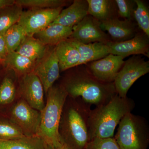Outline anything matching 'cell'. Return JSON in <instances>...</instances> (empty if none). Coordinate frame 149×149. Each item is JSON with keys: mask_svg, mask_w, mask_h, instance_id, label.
Masks as SVG:
<instances>
[{"mask_svg": "<svg viewBox=\"0 0 149 149\" xmlns=\"http://www.w3.org/2000/svg\"><path fill=\"white\" fill-rule=\"evenodd\" d=\"M3 62L7 67L22 76L32 72L37 63L15 51L9 53Z\"/></svg>", "mask_w": 149, "mask_h": 149, "instance_id": "20", "label": "cell"}, {"mask_svg": "<svg viewBox=\"0 0 149 149\" xmlns=\"http://www.w3.org/2000/svg\"><path fill=\"white\" fill-rule=\"evenodd\" d=\"M73 28L51 23L35 35L36 38L45 45L56 46L70 37Z\"/></svg>", "mask_w": 149, "mask_h": 149, "instance_id": "18", "label": "cell"}, {"mask_svg": "<svg viewBox=\"0 0 149 149\" xmlns=\"http://www.w3.org/2000/svg\"><path fill=\"white\" fill-rule=\"evenodd\" d=\"M85 149H120L113 138L95 139L91 140Z\"/></svg>", "mask_w": 149, "mask_h": 149, "instance_id": "29", "label": "cell"}, {"mask_svg": "<svg viewBox=\"0 0 149 149\" xmlns=\"http://www.w3.org/2000/svg\"><path fill=\"white\" fill-rule=\"evenodd\" d=\"M114 139L120 149H148V121L143 116L129 113L119 122Z\"/></svg>", "mask_w": 149, "mask_h": 149, "instance_id": "5", "label": "cell"}, {"mask_svg": "<svg viewBox=\"0 0 149 149\" xmlns=\"http://www.w3.org/2000/svg\"><path fill=\"white\" fill-rule=\"evenodd\" d=\"M16 96V88L13 80L6 77L0 85V105L11 103Z\"/></svg>", "mask_w": 149, "mask_h": 149, "instance_id": "28", "label": "cell"}, {"mask_svg": "<svg viewBox=\"0 0 149 149\" xmlns=\"http://www.w3.org/2000/svg\"><path fill=\"white\" fill-rule=\"evenodd\" d=\"M22 8L15 2L12 5L0 9V34L4 35L9 28L18 22Z\"/></svg>", "mask_w": 149, "mask_h": 149, "instance_id": "23", "label": "cell"}, {"mask_svg": "<svg viewBox=\"0 0 149 149\" xmlns=\"http://www.w3.org/2000/svg\"><path fill=\"white\" fill-rule=\"evenodd\" d=\"M100 26L103 31L108 32L113 42H123L136 35V29L131 20H121L114 17L101 22Z\"/></svg>", "mask_w": 149, "mask_h": 149, "instance_id": "14", "label": "cell"}, {"mask_svg": "<svg viewBox=\"0 0 149 149\" xmlns=\"http://www.w3.org/2000/svg\"><path fill=\"white\" fill-rule=\"evenodd\" d=\"M62 10L63 8L29 9L22 11L17 24L26 35L33 36L53 22Z\"/></svg>", "mask_w": 149, "mask_h": 149, "instance_id": "8", "label": "cell"}, {"mask_svg": "<svg viewBox=\"0 0 149 149\" xmlns=\"http://www.w3.org/2000/svg\"><path fill=\"white\" fill-rule=\"evenodd\" d=\"M60 71L78 66L80 54L75 46L69 39L59 43L54 47Z\"/></svg>", "mask_w": 149, "mask_h": 149, "instance_id": "16", "label": "cell"}, {"mask_svg": "<svg viewBox=\"0 0 149 149\" xmlns=\"http://www.w3.org/2000/svg\"><path fill=\"white\" fill-rule=\"evenodd\" d=\"M47 46L33 36L27 35L15 51L22 55L37 63L47 52Z\"/></svg>", "mask_w": 149, "mask_h": 149, "instance_id": "19", "label": "cell"}, {"mask_svg": "<svg viewBox=\"0 0 149 149\" xmlns=\"http://www.w3.org/2000/svg\"><path fill=\"white\" fill-rule=\"evenodd\" d=\"M45 149H56L55 147L50 144L46 143Z\"/></svg>", "mask_w": 149, "mask_h": 149, "instance_id": "34", "label": "cell"}, {"mask_svg": "<svg viewBox=\"0 0 149 149\" xmlns=\"http://www.w3.org/2000/svg\"><path fill=\"white\" fill-rule=\"evenodd\" d=\"M3 35L9 53L16 51L27 35L23 29L17 23L9 28Z\"/></svg>", "mask_w": 149, "mask_h": 149, "instance_id": "24", "label": "cell"}, {"mask_svg": "<svg viewBox=\"0 0 149 149\" xmlns=\"http://www.w3.org/2000/svg\"><path fill=\"white\" fill-rule=\"evenodd\" d=\"M46 143L38 136L13 140L0 139V149H45Z\"/></svg>", "mask_w": 149, "mask_h": 149, "instance_id": "22", "label": "cell"}, {"mask_svg": "<svg viewBox=\"0 0 149 149\" xmlns=\"http://www.w3.org/2000/svg\"><path fill=\"white\" fill-rule=\"evenodd\" d=\"M88 15L87 0H74L68 7L61 10L52 23L73 27Z\"/></svg>", "mask_w": 149, "mask_h": 149, "instance_id": "15", "label": "cell"}, {"mask_svg": "<svg viewBox=\"0 0 149 149\" xmlns=\"http://www.w3.org/2000/svg\"><path fill=\"white\" fill-rule=\"evenodd\" d=\"M119 56L110 54L103 58L91 62L87 69L97 80L104 83H113L125 61Z\"/></svg>", "mask_w": 149, "mask_h": 149, "instance_id": "10", "label": "cell"}, {"mask_svg": "<svg viewBox=\"0 0 149 149\" xmlns=\"http://www.w3.org/2000/svg\"><path fill=\"white\" fill-rule=\"evenodd\" d=\"M67 98L59 126L61 140L68 149H85L90 141L88 119L91 106L80 98Z\"/></svg>", "mask_w": 149, "mask_h": 149, "instance_id": "1", "label": "cell"}, {"mask_svg": "<svg viewBox=\"0 0 149 149\" xmlns=\"http://www.w3.org/2000/svg\"><path fill=\"white\" fill-rule=\"evenodd\" d=\"M149 72V62L140 56H134L125 61L115 79L116 94L121 97H126L128 91L140 77Z\"/></svg>", "mask_w": 149, "mask_h": 149, "instance_id": "6", "label": "cell"}, {"mask_svg": "<svg viewBox=\"0 0 149 149\" xmlns=\"http://www.w3.org/2000/svg\"><path fill=\"white\" fill-rule=\"evenodd\" d=\"M4 35L0 34V62H3L8 54Z\"/></svg>", "mask_w": 149, "mask_h": 149, "instance_id": "31", "label": "cell"}, {"mask_svg": "<svg viewBox=\"0 0 149 149\" xmlns=\"http://www.w3.org/2000/svg\"><path fill=\"white\" fill-rule=\"evenodd\" d=\"M88 15L101 22L115 17L113 1L109 0H87Z\"/></svg>", "mask_w": 149, "mask_h": 149, "instance_id": "21", "label": "cell"}, {"mask_svg": "<svg viewBox=\"0 0 149 149\" xmlns=\"http://www.w3.org/2000/svg\"><path fill=\"white\" fill-rule=\"evenodd\" d=\"M10 120L21 129L28 137L38 136L41 112L21 99L15 104L10 113Z\"/></svg>", "mask_w": 149, "mask_h": 149, "instance_id": "7", "label": "cell"}, {"mask_svg": "<svg viewBox=\"0 0 149 149\" xmlns=\"http://www.w3.org/2000/svg\"><path fill=\"white\" fill-rule=\"evenodd\" d=\"M32 72L39 77L47 94L60 77V69L54 47L48 50L44 57L37 62Z\"/></svg>", "mask_w": 149, "mask_h": 149, "instance_id": "11", "label": "cell"}, {"mask_svg": "<svg viewBox=\"0 0 149 149\" xmlns=\"http://www.w3.org/2000/svg\"><path fill=\"white\" fill-rule=\"evenodd\" d=\"M61 85L68 97L80 98L91 106L105 104L117 94L113 83L97 80L86 68L68 75Z\"/></svg>", "mask_w": 149, "mask_h": 149, "instance_id": "2", "label": "cell"}, {"mask_svg": "<svg viewBox=\"0 0 149 149\" xmlns=\"http://www.w3.org/2000/svg\"><path fill=\"white\" fill-rule=\"evenodd\" d=\"M119 16L127 20H131L133 15L134 1L128 0H116Z\"/></svg>", "mask_w": 149, "mask_h": 149, "instance_id": "30", "label": "cell"}, {"mask_svg": "<svg viewBox=\"0 0 149 149\" xmlns=\"http://www.w3.org/2000/svg\"><path fill=\"white\" fill-rule=\"evenodd\" d=\"M69 39L80 53L78 66L100 59L110 54L109 48L106 44L96 42L85 44Z\"/></svg>", "mask_w": 149, "mask_h": 149, "instance_id": "17", "label": "cell"}, {"mask_svg": "<svg viewBox=\"0 0 149 149\" xmlns=\"http://www.w3.org/2000/svg\"><path fill=\"white\" fill-rule=\"evenodd\" d=\"M137 7L133 12L135 17L140 29L144 34L149 37V11L146 5L141 0H134Z\"/></svg>", "mask_w": 149, "mask_h": 149, "instance_id": "26", "label": "cell"}, {"mask_svg": "<svg viewBox=\"0 0 149 149\" xmlns=\"http://www.w3.org/2000/svg\"><path fill=\"white\" fill-rule=\"evenodd\" d=\"M47 100L41 112L38 136L46 144L54 147L61 141L60 121L68 95L61 85H53L47 93Z\"/></svg>", "mask_w": 149, "mask_h": 149, "instance_id": "4", "label": "cell"}, {"mask_svg": "<svg viewBox=\"0 0 149 149\" xmlns=\"http://www.w3.org/2000/svg\"><path fill=\"white\" fill-rule=\"evenodd\" d=\"M19 86L21 99L34 109L42 111L45 104V91L39 77L32 72L23 75Z\"/></svg>", "mask_w": 149, "mask_h": 149, "instance_id": "12", "label": "cell"}, {"mask_svg": "<svg viewBox=\"0 0 149 149\" xmlns=\"http://www.w3.org/2000/svg\"><path fill=\"white\" fill-rule=\"evenodd\" d=\"M149 37L146 35L137 34L133 38L120 42L109 41L106 43L110 54L123 58L131 55H143L149 58Z\"/></svg>", "mask_w": 149, "mask_h": 149, "instance_id": "13", "label": "cell"}, {"mask_svg": "<svg viewBox=\"0 0 149 149\" xmlns=\"http://www.w3.org/2000/svg\"><path fill=\"white\" fill-rule=\"evenodd\" d=\"M68 39L85 44H106L110 41L101 28L100 22L89 15L73 27L72 35Z\"/></svg>", "mask_w": 149, "mask_h": 149, "instance_id": "9", "label": "cell"}, {"mask_svg": "<svg viewBox=\"0 0 149 149\" xmlns=\"http://www.w3.org/2000/svg\"><path fill=\"white\" fill-rule=\"evenodd\" d=\"M15 3V1L14 0H0V9L7 6L12 5Z\"/></svg>", "mask_w": 149, "mask_h": 149, "instance_id": "32", "label": "cell"}, {"mask_svg": "<svg viewBox=\"0 0 149 149\" xmlns=\"http://www.w3.org/2000/svg\"><path fill=\"white\" fill-rule=\"evenodd\" d=\"M69 1L64 0H17L19 5L29 9H47L63 8Z\"/></svg>", "mask_w": 149, "mask_h": 149, "instance_id": "25", "label": "cell"}, {"mask_svg": "<svg viewBox=\"0 0 149 149\" xmlns=\"http://www.w3.org/2000/svg\"><path fill=\"white\" fill-rule=\"evenodd\" d=\"M25 136L21 129L10 120H0L1 140H17Z\"/></svg>", "mask_w": 149, "mask_h": 149, "instance_id": "27", "label": "cell"}, {"mask_svg": "<svg viewBox=\"0 0 149 149\" xmlns=\"http://www.w3.org/2000/svg\"><path fill=\"white\" fill-rule=\"evenodd\" d=\"M54 147L56 149H68L61 140L59 142L56 144Z\"/></svg>", "mask_w": 149, "mask_h": 149, "instance_id": "33", "label": "cell"}, {"mask_svg": "<svg viewBox=\"0 0 149 149\" xmlns=\"http://www.w3.org/2000/svg\"><path fill=\"white\" fill-rule=\"evenodd\" d=\"M135 102L116 94L107 103L91 109L88 119L90 141L114 138L115 130L123 118L131 113Z\"/></svg>", "mask_w": 149, "mask_h": 149, "instance_id": "3", "label": "cell"}]
</instances>
